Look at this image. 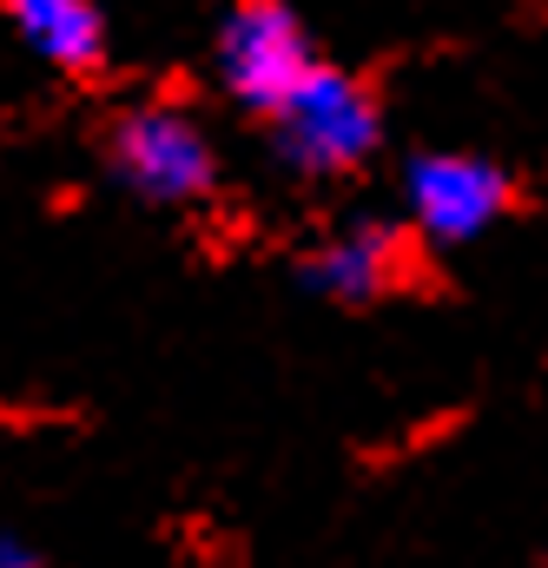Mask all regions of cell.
I'll return each instance as SVG.
<instances>
[{
    "label": "cell",
    "instance_id": "cell-1",
    "mask_svg": "<svg viewBox=\"0 0 548 568\" xmlns=\"http://www.w3.org/2000/svg\"><path fill=\"white\" fill-rule=\"evenodd\" d=\"M265 120H272L277 159L297 179H351L384 145V106H377V93L364 80L324 67V60L277 100Z\"/></svg>",
    "mask_w": 548,
    "mask_h": 568
},
{
    "label": "cell",
    "instance_id": "cell-2",
    "mask_svg": "<svg viewBox=\"0 0 548 568\" xmlns=\"http://www.w3.org/2000/svg\"><path fill=\"white\" fill-rule=\"evenodd\" d=\"M106 172L145 205H192L219 185V145L185 106H133L106 133Z\"/></svg>",
    "mask_w": 548,
    "mask_h": 568
},
{
    "label": "cell",
    "instance_id": "cell-3",
    "mask_svg": "<svg viewBox=\"0 0 548 568\" xmlns=\"http://www.w3.org/2000/svg\"><path fill=\"white\" fill-rule=\"evenodd\" d=\"M212 67H219V87H225L239 106L272 113L277 100L317 67V47H311L304 20H297L284 0H239V7L219 20Z\"/></svg>",
    "mask_w": 548,
    "mask_h": 568
},
{
    "label": "cell",
    "instance_id": "cell-4",
    "mask_svg": "<svg viewBox=\"0 0 548 568\" xmlns=\"http://www.w3.org/2000/svg\"><path fill=\"white\" fill-rule=\"evenodd\" d=\"M404 205L429 245H476L516 212V179L483 152H423L404 172Z\"/></svg>",
    "mask_w": 548,
    "mask_h": 568
},
{
    "label": "cell",
    "instance_id": "cell-5",
    "mask_svg": "<svg viewBox=\"0 0 548 568\" xmlns=\"http://www.w3.org/2000/svg\"><path fill=\"white\" fill-rule=\"evenodd\" d=\"M410 278V239L384 219H351L304 252V284L331 304H377Z\"/></svg>",
    "mask_w": 548,
    "mask_h": 568
},
{
    "label": "cell",
    "instance_id": "cell-6",
    "mask_svg": "<svg viewBox=\"0 0 548 568\" xmlns=\"http://www.w3.org/2000/svg\"><path fill=\"white\" fill-rule=\"evenodd\" d=\"M20 47L60 73H93L106 60V13L100 0H0Z\"/></svg>",
    "mask_w": 548,
    "mask_h": 568
},
{
    "label": "cell",
    "instance_id": "cell-7",
    "mask_svg": "<svg viewBox=\"0 0 548 568\" xmlns=\"http://www.w3.org/2000/svg\"><path fill=\"white\" fill-rule=\"evenodd\" d=\"M0 562H33V542H13V536H0Z\"/></svg>",
    "mask_w": 548,
    "mask_h": 568
}]
</instances>
